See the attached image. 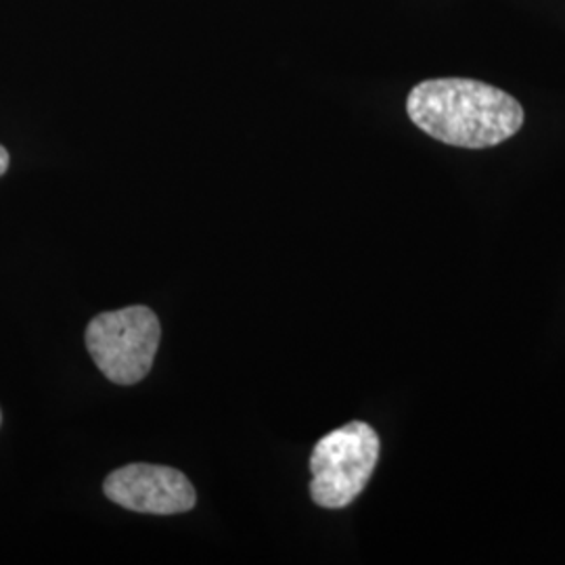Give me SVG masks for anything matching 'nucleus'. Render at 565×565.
<instances>
[{
	"label": "nucleus",
	"instance_id": "f257e3e1",
	"mask_svg": "<svg viewBox=\"0 0 565 565\" xmlns=\"http://www.w3.org/2000/svg\"><path fill=\"white\" fill-rule=\"evenodd\" d=\"M406 111L431 139L463 149L501 145L524 124V107L509 93L467 78L417 84L408 95Z\"/></svg>",
	"mask_w": 565,
	"mask_h": 565
},
{
	"label": "nucleus",
	"instance_id": "7ed1b4c3",
	"mask_svg": "<svg viewBox=\"0 0 565 565\" xmlns=\"http://www.w3.org/2000/svg\"><path fill=\"white\" fill-rule=\"evenodd\" d=\"M382 443L363 422L342 425L323 436L310 457V497L324 509H343L363 492L377 461Z\"/></svg>",
	"mask_w": 565,
	"mask_h": 565
},
{
	"label": "nucleus",
	"instance_id": "423d86ee",
	"mask_svg": "<svg viewBox=\"0 0 565 565\" xmlns=\"http://www.w3.org/2000/svg\"><path fill=\"white\" fill-rule=\"evenodd\" d=\"M0 424H2V413H0Z\"/></svg>",
	"mask_w": 565,
	"mask_h": 565
},
{
	"label": "nucleus",
	"instance_id": "20e7f679",
	"mask_svg": "<svg viewBox=\"0 0 565 565\" xmlns=\"http://www.w3.org/2000/svg\"><path fill=\"white\" fill-rule=\"evenodd\" d=\"M105 497L137 513L177 515L198 503L195 488L189 478L166 465L132 463L116 469L103 484Z\"/></svg>",
	"mask_w": 565,
	"mask_h": 565
},
{
	"label": "nucleus",
	"instance_id": "39448f33",
	"mask_svg": "<svg viewBox=\"0 0 565 565\" xmlns=\"http://www.w3.org/2000/svg\"><path fill=\"white\" fill-rule=\"evenodd\" d=\"M9 162H11V158H9V151L0 145V177L9 170Z\"/></svg>",
	"mask_w": 565,
	"mask_h": 565
},
{
	"label": "nucleus",
	"instance_id": "f03ea898",
	"mask_svg": "<svg viewBox=\"0 0 565 565\" xmlns=\"http://www.w3.org/2000/svg\"><path fill=\"white\" fill-rule=\"evenodd\" d=\"M162 327L147 306L102 312L86 327V350L103 375L118 385L142 382L156 361Z\"/></svg>",
	"mask_w": 565,
	"mask_h": 565
}]
</instances>
